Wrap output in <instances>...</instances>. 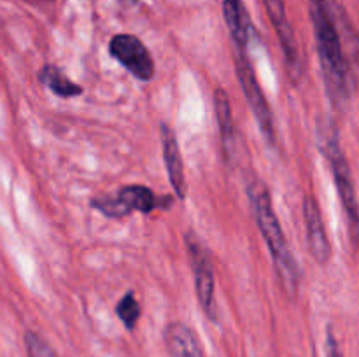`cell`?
Masks as SVG:
<instances>
[{
    "label": "cell",
    "instance_id": "obj_7",
    "mask_svg": "<svg viewBox=\"0 0 359 357\" xmlns=\"http://www.w3.org/2000/svg\"><path fill=\"white\" fill-rule=\"evenodd\" d=\"M109 52L112 58L125 66L133 77L140 80H151L154 77V59L147 51L146 44L139 37L130 34L114 35L109 42Z\"/></svg>",
    "mask_w": 359,
    "mask_h": 357
},
{
    "label": "cell",
    "instance_id": "obj_6",
    "mask_svg": "<svg viewBox=\"0 0 359 357\" xmlns=\"http://www.w3.org/2000/svg\"><path fill=\"white\" fill-rule=\"evenodd\" d=\"M186 244H188L189 261H191L193 276H195L196 294H198L203 314L212 322H217L219 321V310H217L216 304V293H214L216 286H214V270L209 251L202 244V240L193 233L186 237Z\"/></svg>",
    "mask_w": 359,
    "mask_h": 357
},
{
    "label": "cell",
    "instance_id": "obj_4",
    "mask_svg": "<svg viewBox=\"0 0 359 357\" xmlns=\"http://www.w3.org/2000/svg\"><path fill=\"white\" fill-rule=\"evenodd\" d=\"M172 198L156 196L153 189L140 184L125 186L116 196H102L91 202V206L111 219H123L132 212L151 214L156 209H167Z\"/></svg>",
    "mask_w": 359,
    "mask_h": 357
},
{
    "label": "cell",
    "instance_id": "obj_10",
    "mask_svg": "<svg viewBox=\"0 0 359 357\" xmlns=\"http://www.w3.org/2000/svg\"><path fill=\"white\" fill-rule=\"evenodd\" d=\"M161 147H163V161L167 167L168 178L174 188L177 198L184 200L188 186H186V175H184V164H182L181 149H179L177 136H175L174 130L163 122L161 125Z\"/></svg>",
    "mask_w": 359,
    "mask_h": 357
},
{
    "label": "cell",
    "instance_id": "obj_9",
    "mask_svg": "<svg viewBox=\"0 0 359 357\" xmlns=\"http://www.w3.org/2000/svg\"><path fill=\"white\" fill-rule=\"evenodd\" d=\"M304 217L307 227V241L311 254L314 255L319 265H326L332 258V245H330L328 233L323 223L321 209L314 195L304 196Z\"/></svg>",
    "mask_w": 359,
    "mask_h": 357
},
{
    "label": "cell",
    "instance_id": "obj_16",
    "mask_svg": "<svg viewBox=\"0 0 359 357\" xmlns=\"http://www.w3.org/2000/svg\"><path fill=\"white\" fill-rule=\"evenodd\" d=\"M25 345H27L28 357H58L51 345L34 331H28L25 335Z\"/></svg>",
    "mask_w": 359,
    "mask_h": 357
},
{
    "label": "cell",
    "instance_id": "obj_8",
    "mask_svg": "<svg viewBox=\"0 0 359 357\" xmlns=\"http://www.w3.org/2000/svg\"><path fill=\"white\" fill-rule=\"evenodd\" d=\"M263 4H265L273 28H276L277 35H279V41L280 46H283L284 58H286L291 79H293L294 83H298V80L302 79V76H304V66H302L300 51H298L294 31L286 18V7H284V2L283 0H263Z\"/></svg>",
    "mask_w": 359,
    "mask_h": 357
},
{
    "label": "cell",
    "instance_id": "obj_17",
    "mask_svg": "<svg viewBox=\"0 0 359 357\" xmlns=\"http://www.w3.org/2000/svg\"><path fill=\"white\" fill-rule=\"evenodd\" d=\"M326 357H342V352L339 349V342H337L332 329H328V332H326Z\"/></svg>",
    "mask_w": 359,
    "mask_h": 357
},
{
    "label": "cell",
    "instance_id": "obj_3",
    "mask_svg": "<svg viewBox=\"0 0 359 357\" xmlns=\"http://www.w3.org/2000/svg\"><path fill=\"white\" fill-rule=\"evenodd\" d=\"M319 147L332 167L333 178H335L337 189H339L340 202H342L344 212L347 217L353 244L359 247V205L354 189L353 175H351L349 163L340 146L339 133L333 125H319Z\"/></svg>",
    "mask_w": 359,
    "mask_h": 357
},
{
    "label": "cell",
    "instance_id": "obj_14",
    "mask_svg": "<svg viewBox=\"0 0 359 357\" xmlns=\"http://www.w3.org/2000/svg\"><path fill=\"white\" fill-rule=\"evenodd\" d=\"M39 79L44 86H48L56 97H62V98H74V97H79L83 93V88L79 84L72 83L58 66L55 65H46L44 69L41 70L39 74Z\"/></svg>",
    "mask_w": 359,
    "mask_h": 357
},
{
    "label": "cell",
    "instance_id": "obj_11",
    "mask_svg": "<svg viewBox=\"0 0 359 357\" xmlns=\"http://www.w3.org/2000/svg\"><path fill=\"white\" fill-rule=\"evenodd\" d=\"M163 340L172 357H205L195 331L184 322H168L165 326Z\"/></svg>",
    "mask_w": 359,
    "mask_h": 357
},
{
    "label": "cell",
    "instance_id": "obj_13",
    "mask_svg": "<svg viewBox=\"0 0 359 357\" xmlns=\"http://www.w3.org/2000/svg\"><path fill=\"white\" fill-rule=\"evenodd\" d=\"M214 107H216V118L217 126H219L221 144H223V150L226 160L230 161L231 154L235 149V125H233V114H231V105L228 100V94L224 90H216L214 93Z\"/></svg>",
    "mask_w": 359,
    "mask_h": 357
},
{
    "label": "cell",
    "instance_id": "obj_2",
    "mask_svg": "<svg viewBox=\"0 0 359 357\" xmlns=\"http://www.w3.org/2000/svg\"><path fill=\"white\" fill-rule=\"evenodd\" d=\"M248 196L259 231H262L263 238L269 245L270 254H272L280 287H283L287 296L294 298L298 293V287H300L302 272L297 259L291 254L290 245H287L286 237H284L283 226H280L279 219L276 216L269 189L262 181L252 177L248 181Z\"/></svg>",
    "mask_w": 359,
    "mask_h": 357
},
{
    "label": "cell",
    "instance_id": "obj_1",
    "mask_svg": "<svg viewBox=\"0 0 359 357\" xmlns=\"http://www.w3.org/2000/svg\"><path fill=\"white\" fill-rule=\"evenodd\" d=\"M311 16L314 23L326 93L332 104L344 111L351 100L349 65L344 56L342 42H340L328 0H311Z\"/></svg>",
    "mask_w": 359,
    "mask_h": 357
},
{
    "label": "cell",
    "instance_id": "obj_5",
    "mask_svg": "<svg viewBox=\"0 0 359 357\" xmlns=\"http://www.w3.org/2000/svg\"><path fill=\"white\" fill-rule=\"evenodd\" d=\"M235 72H237L241 86L244 90L245 100L258 121L259 130L270 146H276V126H273V115L270 105L263 94L262 86L258 83L252 63L248 56V49H241L235 46Z\"/></svg>",
    "mask_w": 359,
    "mask_h": 357
},
{
    "label": "cell",
    "instance_id": "obj_12",
    "mask_svg": "<svg viewBox=\"0 0 359 357\" xmlns=\"http://www.w3.org/2000/svg\"><path fill=\"white\" fill-rule=\"evenodd\" d=\"M223 13L235 46L248 49L252 27L241 0H223Z\"/></svg>",
    "mask_w": 359,
    "mask_h": 357
},
{
    "label": "cell",
    "instance_id": "obj_15",
    "mask_svg": "<svg viewBox=\"0 0 359 357\" xmlns=\"http://www.w3.org/2000/svg\"><path fill=\"white\" fill-rule=\"evenodd\" d=\"M116 314H118L119 321L123 322V326H125L128 331H133L137 326V322H139L140 318V304L139 301L135 300V294L130 290V293H126L125 296L119 300L118 307H116Z\"/></svg>",
    "mask_w": 359,
    "mask_h": 357
}]
</instances>
